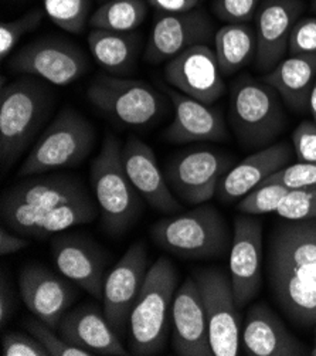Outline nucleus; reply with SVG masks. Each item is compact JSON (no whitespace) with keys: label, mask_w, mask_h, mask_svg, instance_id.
Masks as SVG:
<instances>
[{"label":"nucleus","mask_w":316,"mask_h":356,"mask_svg":"<svg viewBox=\"0 0 316 356\" xmlns=\"http://www.w3.org/2000/svg\"><path fill=\"white\" fill-rule=\"evenodd\" d=\"M3 225L27 238H46L65 229L91 223L99 207L81 179L43 173L9 186L2 195Z\"/></svg>","instance_id":"obj_1"},{"label":"nucleus","mask_w":316,"mask_h":356,"mask_svg":"<svg viewBox=\"0 0 316 356\" xmlns=\"http://www.w3.org/2000/svg\"><path fill=\"white\" fill-rule=\"evenodd\" d=\"M265 270L284 314L299 327H316V218L285 220L272 229Z\"/></svg>","instance_id":"obj_2"},{"label":"nucleus","mask_w":316,"mask_h":356,"mask_svg":"<svg viewBox=\"0 0 316 356\" xmlns=\"http://www.w3.org/2000/svg\"><path fill=\"white\" fill-rule=\"evenodd\" d=\"M53 108V92L42 79L24 76L2 83L0 161L6 172L28 149Z\"/></svg>","instance_id":"obj_3"},{"label":"nucleus","mask_w":316,"mask_h":356,"mask_svg":"<svg viewBox=\"0 0 316 356\" xmlns=\"http://www.w3.org/2000/svg\"><path fill=\"white\" fill-rule=\"evenodd\" d=\"M178 281V270L167 257H159L149 267L129 318L128 342L132 355L151 356L165 349Z\"/></svg>","instance_id":"obj_4"},{"label":"nucleus","mask_w":316,"mask_h":356,"mask_svg":"<svg viewBox=\"0 0 316 356\" xmlns=\"http://www.w3.org/2000/svg\"><path fill=\"white\" fill-rule=\"evenodd\" d=\"M153 241L163 250L183 259H219L231 247L233 236L222 213L208 203L156 222Z\"/></svg>","instance_id":"obj_5"},{"label":"nucleus","mask_w":316,"mask_h":356,"mask_svg":"<svg viewBox=\"0 0 316 356\" xmlns=\"http://www.w3.org/2000/svg\"><path fill=\"white\" fill-rule=\"evenodd\" d=\"M91 188L99 207L103 229L121 236L133 226L142 203L131 184L122 161V147L114 135H107L91 165Z\"/></svg>","instance_id":"obj_6"},{"label":"nucleus","mask_w":316,"mask_h":356,"mask_svg":"<svg viewBox=\"0 0 316 356\" xmlns=\"http://www.w3.org/2000/svg\"><path fill=\"white\" fill-rule=\"evenodd\" d=\"M228 121L240 144L249 149L272 145L287 127L279 94L250 76L240 77L231 87Z\"/></svg>","instance_id":"obj_7"},{"label":"nucleus","mask_w":316,"mask_h":356,"mask_svg":"<svg viewBox=\"0 0 316 356\" xmlns=\"http://www.w3.org/2000/svg\"><path fill=\"white\" fill-rule=\"evenodd\" d=\"M95 144L94 125L77 110L64 108L31 147L17 176L51 173L84 162Z\"/></svg>","instance_id":"obj_8"},{"label":"nucleus","mask_w":316,"mask_h":356,"mask_svg":"<svg viewBox=\"0 0 316 356\" xmlns=\"http://www.w3.org/2000/svg\"><path fill=\"white\" fill-rule=\"evenodd\" d=\"M87 98L97 110L126 128H148L165 111L163 97L149 84L110 74L92 80Z\"/></svg>","instance_id":"obj_9"},{"label":"nucleus","mask_w":316,"mask_h":356,"mask_svg":"<svg viewBox=\"0 0 316 356\" xmlns=\"http://www.w3.org/2000/svg\"><path fill=\"white\" fill-rule=\"evenodd\" d=\"M193 277L201 293L215 356H237L241 345V319L230 274L220 268H201L196 270Z\"/></svg>","instance_id":"obj_10"},{"label":"nucleus","mask_w":316,"mask_h":356,"mask_svg":"<svg viewBox=\"0 0 316 356\" xmlns=\"http://www.w3.org/2000/svg\"><path fill=\"white\" fill-rule=\"evenodd\" d=\"M9 68L23 76L65 87L76 83L90 68L85 53L74 43L46 38L26 44L9 61Z\"/></svg>","instance_id":"obj_11"},{"label":"nucleus","mask_w":316,"mask_h":356,"mask_svg":"<svg viewBox=\"0 0 316 356\" xmlns=\"http://www.w3.org/2000/svg\"><path fill=\"white\" fill-rule=\"evenodd\" d=\"M231 169V158L213 148H193L173 156L165 176L174 195L199 206L212 199L223 176Z\"/></svg>","instance_id":"obj_12"},{"label":"nucleus","mask_w":316,"mask_h":356,"mask_svg":"<svg viewBox=\"0 0 316 356\" xmlns=\"http://www.w3.org/2000/svg\"><path fill=\"white\" fill-rule=\"evenodd\" d=\"M263 254L261 220L241 213L234 219L230 247V278L238 309L247 307L261 290Z\"/></svg>","instance_id":"obj_13"},{"label":"nucleus","mask_w":316,"mask_h":356,"mask_svg":"<svg viewBox=\"0 0 316 356\" xmlns=\"http://www.w3.org/2000/svg\"><path fill=\"white\" fill-rule=\"evenodd\" d=\"M148 270L147 248L142 243H135L105 278L102 309L119 338L129 331L131 312Z\"/></svg>","instance_id":"obj_14"},{"label":"nucleus","mask_w":316,"mask_h":356,"mask_svg":"<svg viewBox=\"0 0 316 356\" xmlns=\"http://www.w3.org/2000/svg\"><path fill=\"white\" fill-rule=\"evenodd\" d=\"M163 77L174 90L208 105L226 91L216 51L207 44L193 46L166 61Z\"/></svg>","instance_id":"obj_15"},{"label":"nucleus","mask_w":316,"mask_h":356,"mask_svg":"<svg viewBox=\"0 0 316 356\" xmlns=\"http://www.w3.org/2000/svg\"><path fill=\"white\" fill-rule=\"evenodd\" d=\"M213 38V23L204 9L160 15L153 23L145 58L151 64L169 61L185 50L206 44Z\"/></svg>","instance_id":"obj_16"},{"label":"nucleus","mask_w":316,"mask_h":356,"mask_svg":"<svg viewBox=\"0 0 316 356\" xmlns=\"http://www.w3.org/2000/svg\"><path fill=\"white\" fill-rule=\"evenodd\" d=\"M305 9L302 0H263L254 22L257 53L254 65L263 73H269L288 51L294 26Z\"/></svg>","instance_id":"obj_17"},{"label":"nucleus","mask_w":316,"mask_h":356,"mask_svg":"<svg viewBox=\"0 0 316 356\" xmlns=\"http://www.w3.org/2000/svg\"><path fill=\"white\" fill-rule=\"evenodd\" d=\"M68 281L39 264H28L19 274L24 305L54 331H58L64 315L77 297L76 289Z\"/></svg>","instance_id":"obj_18"},{"label":"nucleus","mask_w":316,"mask_h":356,"mask_svg":"<svg viewBox=\"0 0 316 356\" xmlns=\"http://www.w3.org/2000/svg\"><path fill=\"white\" fill-rule=\"evenodd\" d=\"M172 346L179 356H215L200 289L188 277L174 294L172 305Z\"/></svg>","instance_id":"obj_19"},{"label":"nucleus","mask_w":316,"mask_h":356,"mask_svg":"<svg viewBox=\"0 0 316 356\" xmlns=\"http://www.w3.org/2000/svg\"><path fill=\"white\" fill-rule=\"evenodd\" d=\"M51 256L58 271L94 298H102L105 284L103 253L78 236H58L51 241Z\"/></svg>","instance_id":"obj_20"},{"label":"nucleus","mask_w":316,"mask_h":356,"mask_svg":"<svg viewBox=\"0 0 316 356\" xmlns=\"http://www.w3.org/2000/svg\"><path fill=\"white\" fill-rule=\"evenodd\" d=\"M170 98L174 117L163 132L166 140L173 144H190L203 140H226L228 131L223 117L208 104L188 97L173 87H165Z\"/></svg>","instance_id":"obj_21"},{"label":"nucleus","mask_w":316,"mask_h":356,"mask_svg":"<svg viewBox=\"0 0 316 356\" xmlns=\"http://www.w3.org/2000/svg\"><path fill=\"white\" fill-rule=\"evenodd\" d=\"M241 346L250 356H305L310 350L265 304H254L244 319Z\"/></svg>","instance_id":"obj_22"},{"label":"nucleus","mask_w":316,"mask_h":356,"mask_svg":"<svg viewBox=\"0 0 316 356\" xmlns=\"http://www.w3.org/2000/svg\"><path fill=\"white\" fill-rule=\"evenodd\" d=\"M122 161L131 184L149 206L163 215H174L181 210L182 206L174 197L149 145L129 138L122 148Z\"/></svg>","instance_id":"obj_23"},{"label":"nucleus","mask_w":316,"mask_h":356,"mask_svg":"<svg viewBox=\"0 0 316 356\" xmlns=\"http://www.w3.org/2000/svg\"><path fill=\"white\" fill-rule=\"evenodd\" d=\"M58 334L68 343L94 355L126 356L129 350L108 323L103 309L95 305H80L68 311L58 328Z\"/></svg>","instance_id":"obj_24"},{"label":"nucleus","mask_w":316,"mask_h":356,"mask_svg":"<svg viewBox=\"0 0 316 356\" xmlns=\"http://www.w3.org/2000/svg\"><path fill=\"white\" fill-rule=\"evenodd\" d=\"M292 158L287 142H278L242 159L231 168L219 184L216 196L223 203H233L249 195L271 175L285 168Z\"/></svg>","instance_id":"obj_25"},{"label":"nucleus","mask_w":316,"mask_h":356,"mask_svg":"<svg viewBox=\"0 0 316 356\" xmlns=\"http://www.w3.org/2000/svg\"><path fill=\"white\" fill-rule=\"evenodd\" d=\"M297 113L309 110V95L316 80V53L284 58L263 79Z\"/></svg>","instance_id":"obj_26"},{"label":"nucleus","mask_w":316,"mask_h":356,"mask_svg":"<svg viewBox=\"0 0 316 356\" xmlns=\"http://www.w3.org/2000/svg\"><path fill=\"white\" fill-rule=\"evenodd\" d=\"M88 47L94 60L111 76L129 74L136 65L139 42L131 33L92 29Z\"/></svg>","instance_id":"obj_27"},{"label":"nucleus","mask_w":316,"mask_h":356,"mask_svg":"<svg viewBox=\"0 0 316 356\" xmlns=\"http://www.w3.org/2000/svg\"><path fill=\"white\" fill-rule=\"evenodd\" d=\"M215 51L224 76L250 64L257 53L256 30L249 23H228L215 34Z\"/></svg>","instance_id":"obj_28"},{"label":"nucleus","mask_w":316,"mask_h":356,"mask_svg":"<svg viewBox=\"0 0 316 356\" xmlns=\"http://www.w3.org/2000/svg\"><path fill=\"white\" fill-rule=\"evenodd\" d=\"M148 15L147 0H108L90 17L92 29L131 33L144 23Z\"/></svg>","instance_id":"obj_29"},{"label":"nucleus","mask_w":316,"mask_h":356,"mask_svg":"<svg viewBox=\"0 0 316 356\" xmlns=\"http://www.w3.org/2000/svg\"><path fill=\"white\" fill-rule=\"evenodd\" d=\"M44 12L60 29L80 34L91 17L92 0H43Z\"/></svg>","instance_id":"obj_30"},{"label":"nucleus","mask_w":316,"mask_h":356,"mask_svg":"<svg viewBox=\"0 0 316 356\" xmlns=\"http://www.w3.org/2000/svg\"><path fill=\"white\" fill-rule=\"evenodd\" d=\"M291 189L279 184H261L249 195H245L237 204V210L245 215H267L275 213L279 203L288 195Z\"/></svg>","instance_id":"obj_31"},{"label":"nucleus","mask_w":316,"mask_h":356,"mask_svg":"<svg viewBox=\"0 0 316 356\" xmlns=\"http://www.w3.org/2000/svg\"><path fill=\"white\" fill-rule=\"evenodd\" d=\"M44 15L46 12L42 9H33L19 19L2 23L0 26V57L2 60L9 57L24 34L36 30L42 24Z\"/></svg>","instance_id":"obj_32"},{"label":"nucleus","mask_w":316,"mask_h":356,"mask_svg":"<svg viewBox=\"0 0 316 356\" xmlns=\"http://www.w3.org/2000/svg\"><path fill=\"white\" fill-rule=\"evenodd\" d=\"M283 220H303L316 218V185L291 189L276 209Z\"/></svg>","instance_id":"obj_33"},{"label":"nucleus","mask_w":316,"mask_h":356,"mask_svg":"<svg viewBox=\"0 0 316 356\" xmlns=\"http://www.w3.org/2000/svg\"><path fill=\"white\" fill-rule=\"evenodd\" d=\"M24 328L38 341L43 343V346L49 350L50 356H92L88 350L77 348L68 343L61 335H56L54 330L47 324L40 321L39 318H27L24 321Z\"/></svg>","instance_id":"obj_34"},{"label":"nucleus","mask_w":316,"mask_h":356,"mask_svg":"<svg viewBox=\"0 0 316 356\" xmlns=\"http://www.w3.org/2000/svg\"><path fill=\"white\" fill-rule=\"evenodd\" d=\"M263 184H279L290 189H299L316 185V163L298 162L287 165L271 175Z\"/></svg>","instance_id":"obj_35"},{"label":"nucleus","mask_w":316,"mask_h":356,"mask_svg":"<svg viewBox=\"0 0 316 356\" xmlns=\"http://www.w3.org/2000/svg\"><path fill=\"white\" fill-rule=\"evenodd\" d=\"M261 0H213V13L224 23H250Z\"/></svg>","instance_id":"obj_36"},{"label":"nucleus","mask_w":316,"mask_h":356,"mask_svg":"<svg viewBox=\"0 0 316 356\" xmlns=\"http://www.w3.org/2000/svg\"><path fill=\"white\" fill-rule=\"evenodd\" d=\"M2 352L5 356H50L40 341L23 332H6L2 338Z\"/></svg>","instance_id":"obj_37"},{"label":"nucleus","mask_w":316,"mask_h":356,"mask_svg":"<svg viewBox=\"0 0 316 356\" xmlns=\"http://www.w3.org/2000/svg\"><path fill=\"white\" fill-rule=\"evenodd\" d=\"M288 51L291 56L316 53V17L297 22L290 38Z\"/></svg>","instance_id":"obj_38"},{"label":"nucleus","mask_w":316,"mask_h":356,"mask_svg":"<svg viewBox=\"0 0 316 356\" xmlns=\"http://www.w3.org/2000/svg\"><path fill=\"white\" fill-rule=\"evenodd\" d=\"M294 151L299 162L316 163V124L302 121L292 134Z\"/></svg>","instance_id":"obj_39"},{"label":"nucleus","mask_w":316,"mask_h":356,"mask_svg":"<svg viewBox=\"0 0 316 356\" xmlns=\"http://www.w3.org/2000/svg\"><path fill=\"white\" fill-rule=\"evenodd\" d=\"M160 15L185 13L199 8L200 0H147Z\"/></svg>","instance_id":"obj_40"},{"label":"nucleus","mask_w":316,"mask_h":356,"mask_svg":"<svg viewBox=\"0 0 316 356\" xmlns=\"http://www.w3.org/2000/svg\"><path fill=\"white\" fill-rule=\"evenodd\" d=\"M30 244V240L27 237H23L12 230H9L6 226L0 229V254L8 256L17 253L23 248H26Z\"/></svg>","instance_id":"obj_41"},{"label":"nucleus","mask_w":316,"mask_h":356,"mask_svg":"<svg viewBox=\"0 0 316 356\" xmlns=\"http://www.w3.org/2000/svg\"><path fill=\"white\" fill-rule=\"evenodd\" d=\"M15 309V298L12 289L6 284V277L2 274L0 278V325L5 328L8 319L12 316Z\"/></svg>","instance_id":"obj_42"},{"label":"nucleus","mask_w":316,"mask_h":356,"mask_svg":"<svg viewBox=\"0 0 316 356\" xmlns=\"http://www.w3.org/2000/svg\"><path fill=\"white\" fill-rule=\"evenodd\" d=\"M309 111L312 114V118L316 124V80H315V84L312 87V91H310V95H309Z\"/></svg>","instance_id":"obj_43"},{"label":"nucleus","mask_w":316,"mask_h":356,"mask_svg":"<svg viewBox=\"0 0 316 356\" xmlns=\"http://www.w3.org/2000/svg\"><path fill=\"white\" fill-rule=\"evenodd\" d=\"M315 331H316V330H315ZM310 355L316 356V334H315V345H313V349L310 350Z\"/></svg>","instance_id":"obj_44"},{"label":"nucleus","mask_w":316,"mask_h":356,"mask_svg":"<svg viewBox=\"0 0 316 356\" xmlns=\"http://www.w3.org/2000/svg\"><path fill=\"white\" fill-rule=\"evenodd\" d=\"M310 6H312V10H313V12H316V0H312V2H310Z\"/></svg>","instance_id":"obj_45"},{"label":"nucleus","mask_w":316,"mask_h":356,"mask_svg":"<svg viewBox=\"0 0 316 356\" xmlns=\"http://www.w3.org/2000/svg\"><path fill=\"white\" fill-rule=\"evenodd\" d=\"M99 2H108V0H99Z\"/></svg>","instance_id":"obj_46"}]
</instances>
